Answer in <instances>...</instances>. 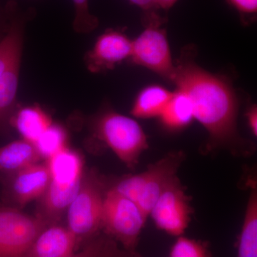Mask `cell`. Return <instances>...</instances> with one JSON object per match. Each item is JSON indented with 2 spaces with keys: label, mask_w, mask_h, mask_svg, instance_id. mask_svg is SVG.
I'll return each instance as SVG.
<instances>
[{
  "label": "cell",
  "mask_w": 257,
  "mask_h": 257,
  "mask_svg": "<svg viewBox=\"0 0 257 257\" xmlns=\"http://www.w3.org/2000/svg\"><path fill=\"white\" fill-rule=\"evenodd\" d=\"M193 51L186 48L182 52L171 82L189 96L194 119L207 131L204 150H224L235 157H249L254 152V145L238 131L239 101L234 88L227 79L200 67Z\"/></svg>",
  "instance_id": "6da1fadb"
},
{
  "label": "cell",
  "mask_w": 257,
  "mask_h": 257,
  "mask_svg": "<svg viewBox=\"0 0 257 257\" xmlns=\"http://www.w3.org/2000/svg\"><path fill=\"white\" fill-rule=\"evenodd\" d=\"M50 182L42 197L38 215L55 224L77 195L84 175V161L80 154L65 147L46 160Z\"/></svg>",
  "instance_id": "7a4b0ae2"
},
{
  "label": "cell",
  "mask_w": 257,
  "mask_h": 257,
  "mask_svg": "<svg viewBox=\"0 0 257 257\" xmlns=\"http://www.w3.org/2000/svg\"><path fill=\"white\" fill-rule=\"evenodd\" d=\"M185 160L182 151L171 152L137 175L109 179L108 189L135 202L147 216L165 187L177 175Z\"/></svg>",
  "instance_id": "3957f363"
},
{
  "label": "cell",
  "mask_w": 257,
  "mask_h": 257,
  "mask_svg": "<svg viewBox=\"0 0 257 257\" xmlns=\"http://www.w3.org/2000/svg\"><path fill=\"white\" fill-rule=\"evenodd\" d=\"M109 179L92 169L84 172L76 197L67 209V228L84 246L101 233V216Z\"/></svg>",
  "instance_id": "277c9868"
},
{
  "label": "cell",
  "mask_w": 257,
  "mask_h": 257,
  "mask_svg": "<svg viewBox=\"0 0 257 257\" xmlns=\"http://www.w3.org/2000/svg\"><path fill=\"white\" fill-rule=\"evenodd\" d=\"M94 135L130 169H135L148 149L147 136L138 121L111 108L101 109L93 119Z\"/></svg>",
  "instance_id": "5b68a950"
},
{
  "label": "cell",
  "mask_w": 257,
  "mask_h": 257,
  "mask_svg": "<svg viewBox=\"0 0 257 257\" xmlns=\"http://www.w3.org/2000/svg\"><path fill=\"white\" fill-rule=\"evenodd\" d=\"M144 30L134 41L130 59L134 64L150 69L167 80L172 81L175 64L167 32L163 28L166 19L160 12L143 14Z\"/></svg>",
  "instance_id": "8992f818"
},
{
  "label": "cell",
  "mask_w": 257,
  "mask_h": 257,
  "mask_svg": "<svg viewBox=\"0 0 257 257\" xmlns=\"http://www.w3.org/2000/svg\"><path fill=\"white\" fill-rule=\"evenodd\" d=\"M147 216L133 201L108 189L104 196L101 216V232L135 251Z\"/></svg>",
  "instance_id": "52a82bcc"
},
{
  "label": "cell",
  "mask_w": 257,
  "mask_h": 257,
  "mask_svg": "<svg viewBox=\"0 0 257 257\" xmlns=\"http://www.w3.org/2000/svg\"><path fill=\"white\" fill-rule=\"evenodd\" d=\"M52 224L40 215L15 207H0V257H23L37 235Z\"/></svg>",
  "instance_id": "ba28073f"
},
{
  "label": "cell",
  "mask_w": 257,
  "mask_h": 257,
  "mask_svg": "<svg viewBox=\"0 0 257 257\" xmlns=\"http://www.w3.org/2000/svg\"><path fill=\"white\" fill-rule=\"evenodd\" d=\"M190 202L191 197L176 176L161 193L150 215L158 229L180 236L191 221L193 209Z\"/></svg>",
  "instance_id": "9c48e42d"
},
{
  "label": "cell",
  "mask_w": 257,
  "mask_h": 257,
  "mask_svg": "<svg viewBox=\"0 0 257 257\" xmlns=\"http://www.w3.org/2000/svg\"><path fill=\"white\" fill-rule=\"evenodd\" d=\"M133 41L123 32L109 30L97 40L92 50L87 52L85 62L93 73L114 69L120 62L130 58Z\"/></svg>",
  "instance_id": "30bf717a"
},
{
  "label": "cell",
  "mask_w": 257,
  "mask_h": 257,
  "mask_svg": "<svg viewBox=\"0 0 257 257\" xmlns=\"http://www.w3.org/2000/svg\"><path fill=\"white\" fill-rule=\"evenodd\" d=\"M8 176L7 192L12 201L20 207L42 198L50 182L46 163L39 162Z\"/></svg>",
  "instance_id": "8fae6325"
},
{
  "label": "cell",
  "mask_w": 257,
  "mask_h": 257,
  "mask_svg": "<svg viewBox=\"0 0 257 257\" xmlns=\"http://www.w3.org/2000/svg\"><path fill=\"white\" fill-rule=\"evenodd\" d=\"M77 240L67 226L57 223L42 230L23 257H63L74 252Z\"/></svg>",
  "instance_id": "7c38bea8"
},
{
  "label": "cell",
  "mask_w": 257,
  "mask_h": 257,
  "mask_svg": "<svg viewBox=\"0 0 257 257\" xmlns=\"http://www.w3.org/2000/svg\"><path fill=\"white\" fill-rule=\"evenodd\" d=\"M41 160L35 145L23 139L0 147V172L7 175L39 163Z\"/></svg>",
  "instance_id": "4fadbf2b"
},
{
  "label": "cell",
  "mask_w": 257,
  "mask_h": 257,
  "mask_svg": "<svg viewBox=\"0 0 257 257\" xmlns=\"http://www.w3.org/2000/svg\"><path fill=\"white\" fill-rule=\"evenodd\" d=\"M172 93L159 84L147 86L135 98L131 114L139 119L159 117L172 97Z\"/></svg>",
  "instance_id": "5bb4252c"
},
{
  "label": "cell",
  "mask_w": 257,
  "mask_h": 257,
  "mask_svg": "<svg viewBox=\"0 0 257 257\" xmlns=\"http://www.w3.org/2000/svg\"><path fill=\"white\" fill-rule=\"evenodd\" d=\"M159 119L169 131H180L188 126L194 119L192 103L189 96L176 89Z\"/></svg>",
  "instance_id": "9a60e30c"
},
{
  "label": "cell",
  "mask_w": 257,
  "mask_h": 257,
  "mask_svg": "<svg viewBox=\"0 0 257 257\" xmlns=\"http://www.w3.org/2000/svg\"><path fill=\"white\" fill-rule=\"evenodd\" d=\"M52 122L47 113L36 105L22 108L12 119L13 126L23 140L32 144L36 143Z\"/></svg>",
  "instance_id": "2e32d148"
},
{
  "label": "cell",
  "mask_w": 257,
  "mask_h": 257,
  "mask_svg": "<svg viewBox=\"0 0 257 257\" xmlns=\"http://www.w3.org/2000/svg\"><path fill=\"white\" fill-rule=\"evenodd\" d=\"M250 182L251 192L238 243L237 257H257V187L256 182Z\"/></svg>",
  "instance_id": "e0dca14e"
},
{
  "label": "cell",
  "mask_w": 257,
  "mask_h": 257,
  "mask_svg": "<svg viewBox=\"0 0 257 257\" xmlns=\"http://www.w3.org/2000/svg\"><path fill=\"white\" fill-rule=\"evenodd\" d=\"M20 58L11 64L0 79V124L9 118L15 104L20 76Z\"/></svg>",
  "instance_id": "ac0fdd59"
},
{
  "label": "cell",
  "mask_w": 257,
  "mask_h": 257,
  "mask_svg": "<svg viewBox=\"0 0 257 257\" xmlns=\"http://www.w3.org/2000/svg\"><path fill=\"white\" fill-rule=\"evenodd\" d=\"M23 22L16 20L12 24L6 37L0 42V79L15 60L21 58Z\"/></svg>",
  "instance_id": "d6986e66"
},
{
  "label": "cell",
  "mask_w": 257,
  "mask_h": 257,
  "mask_svg": "<svg viewBox=\"0 0 257 257\" xmlns=\"http://www.w3.org/2000/svg\"><path fill=\"white\" fill-rule=\"evenodd\" d=\"M124 248H119L115 240L101 232L82 246L81 251L63 257H124Z\"/></svg>",
  "instance_id": "ffe728a7"
},
{
  "label": "cell",
  "mask_w": 257,
  "mask_h": 257,
  "mask_svg": "<svg viewBox=\"0 0 257 257\" xmlns=\"http://www.w3.org/2000/svg\"><path fill=\"white\" fill-rule=\"evenodd\" d=\"M67 140L68 135L64 126L52 122L34 145L42 158L47 160L67 147Z\"/></svg>",
  "instance_id": "44dd1931"
},
{
  "label": "cell",
  "mask_w": 257,
  "mask_h": 257,
  "mask_svg": "<svg viewBox=\"0 0 257 257\" xmlns=\"http://www.w3.org/2000/svg\"><path fill=\"white\" fill-rule=\"evenodd\" d=\"M169 257H212L207 241L179 236Z\"/></svg>",
  "instance_id": "7402d4cb"
},
{
  "label": "cell",
  "mask_w": 257,
  "mask_h": 257,
  "mask_svg": "<svg viewBox=\"0 0 257 257\" xmlns=\"http://www.w3.org/2000/svg\"><path fill=\"white\" fill-rule=\"evenodd\" d=\"M74 8L73 28L81 34L90 33L98 25L97 18L90 13L89 0H72Z\"/></svg>",
  "instance_id": "603a6c76"
},
{
  "label": "cell",
  "mask_w": 257,
  "mask_h": 257,
  "mask_svg": "<svg viewBox=\"0 0 257 257\" xmlns=\"http://www.w3.org/2000/svg\"><path fill=\"white\" fill-rule=\"evenodd\" d=\"M236 10L243 23H252L256 18L257 0H226Z\"/></svg>",
  "instance_id": "cb8c5ba5"
},
{
  "label": "cell",
  "mask_w": 257,
  "mask_h": 257,
  "mask_svg": "<svg viewBox=\"0 0 257 257\" xmlns=\"http://www.w3.org/2000/svg\"><path fill=\"white\" fill-rule=\"evenodd\" d=\"M128 1L143 10V14L160 12V10L157 4L156 0H128Z\"/></svg>",
  "instance_id": "d4e9b609"
},
{
  "label": "cell",
  "mask_w": 257,
  "mask_h": 257,
  "mask_svg": "<svg viewBox=\"0 0 257 257\" xmlns=\"http://www.w3.org/2000/svg\"><path fill=\"white\" fill-rule=\"evenodd\" d=\"M248 127L254 137L257 135V108L255 104L250 106L246 112Z\"/></svg>",
  "instance_id": "484cf974"
},
{
  "label": "cell",
  "mask_w": 257,
  "mask_h": 257,
  "mask_svg": "<svg viewBox=\"0 0 257 257\" xmlns=\"http://www.w3.org/2000/svg\"><path fill=\"white\" fill-rule=\"evenodd\" d=\"M178 0H156L157 4L160 10L168 11L177 3Z\"/></svg>",
  "instance_id": "4316f807"
},
{
  "label": "cell",
  "mask_w": 257,
  "mask_h": 257,
  "mask_svg": "<svg viewBox=\"0 0 257 257\" xmlns=\"http://www.w3.org/2000/svg\"><path fill=\"white\" fill-rule=\"evenodd\" d=\"M124 257H143L137 251V250L135 251H126L125 250V254Z\"/></svg>",
  "instance_id": "83f0119b"
}]
</instances>
